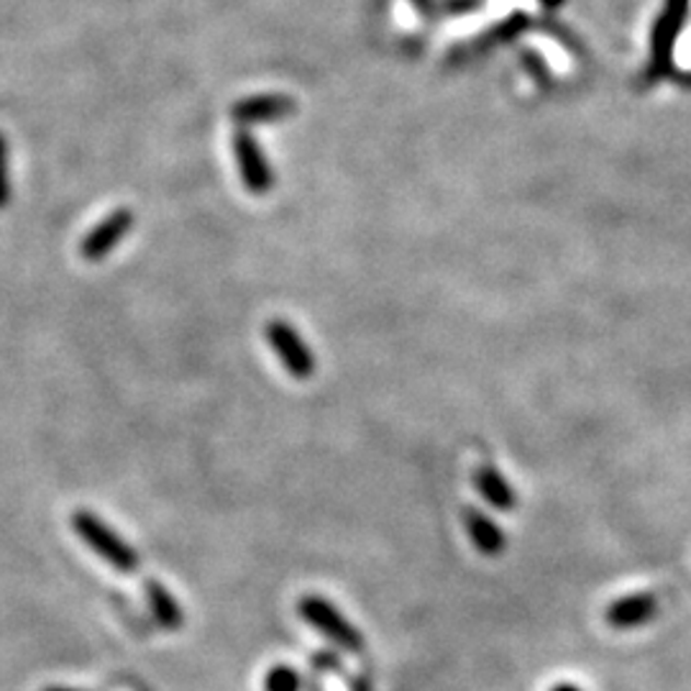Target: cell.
Masks as SVG:
<instances>
[{"label":"cell","instance_id":"6da1fadb","mask_svg":"<svg viewBox=\"0 0 691 691\" xmlns=\"http://www.w3.org/2000/svg\"><path fill=\"white\" fill-rule=\"evenodd\" d=\"M691 13V0H664L656 21L650 28V42H648V82L664 80L668 72L673 70V57H676V44L687 26Z\"/></svg>","mask_w":691,"mask_h":691},{"label":"cell","instance_id":"7a4b0ae2","mask_svg":"<svg viewBox=\"0 0 691 691\" xmlns=\"http://www.w3.org/2000/svg\"><path fill=\"white\" fill-rule=\"evenodd\" d=\"M72 530L82 543L88 545L95 556H101L105 564H111L120 574L139 572L141 558L131 543H126L108 522L97 518L90 510H78L72 515Z\"/></svg>","mask_w":691,"mask_h":691},{"label":"cell","instance_id":"3957f363","mask_svg":"<svg viewBox=\"0 0 691 691\" xmlns=\"http://www.w3.org/2000/svg\"><path fill=\"white\" fill-rule=\"evenodd\" d=\"M298 614L302 622H308L310 627L318 630L323 637H329L333 645L344 648L348 653L364 650V635L361 630L338 610L331 599L321 595H306L298 602Z\"/></svg>","mask_w":691,"mask_h":691},{"label":"cell","instance_id":"277c9868","mask_svg":"<svg viewBox=\"0 0 691 691\" xmlns=\"http://www.w3.org/2000/svg\"><path fill=\"white\" fill-rule=\"evenodd\" d=\"M264 338L272 346V352L279 356L287 375L292 379H300L306 382L315 375V354L310 352V346L306 344V338L300 336V331L295 329L292 323H287L285 318H272L264 325Z\"/></svg>","mask_w":691,"mask_h":691},{"label":"cell","instance_id":"5b68a950","mask_svg":"<svg viewBox=\"0 0 691 691\" xmlns=\"http://www.w3.org/2000/svg\"><path fill=\"white\" fill-rule=\"evenodd\" d=\"M233 151H237L239 174L246 193L267 195L275 187V170L269 166L267 157H264L260 141L254 139L252 131L239 128L237 136H233Z\"/></svg>","mask_w":691,"mask_h":691},{"label":"cell","instance_id":"8992f818","mask_svg":"<svg viewBox=\"0 0 691 691\" xmlns=\"http://www.w3.org/2000/svg\"><path fill=\"white\" fill-rule=\"evenodd\" d=\"M134 220H136L134 210H128V208H118V210L108 212V216H105L101 223H97L93 231H90L88 237L80 241L82 260L101 262L108 254L116 252L126 233H131Z\"/></svg>","mask_w":691,"mask_h":691},{"label":"cell","instance_id":"52a82bcc","mask_svg":"<svg viewBox=\"0 0 691 691\" xmlns=\"http://www.w3.org/2000/svg\"><path fill=\"white\" fill-rule=\"evenodd\" d=\"M295 101L290 95L283 93H264V95H252V97H241L239 103L231 105V118L237 120L239 126H256V124H275V120H283L295 113Z\"/></svg>","mask_w":691,"mask_h":691},{"label":"cell","instance_id":"ba28073f","mask_svg":"<svg viewBox=\"0 0 691 691\" xmlns=\"http://www.w3.org/2000/svg\"><path fill=\"white\" fill-rule=\"evenodd\" d=\"M461 520H464V530H467L469 541H472V545L482 553V556H490V558L503 556L507 549V535L487 513H482L480 507H474V505H464V510H461Z\"/></svg>","mask_w":691,"mask_h":691},{"label":"cell","instance_id":"9c48e42d","mask_svg":"<svg viewBox=\"0 0 691 691\" xmlns=\"http://www.w3.org/2000/svg\"><path fill=\"white\" fill-rule=\"evenodd\" d=\"M658 614V602L656 597L648 595V591H641V595H627L610 602V607L604 610L607 625L614 630H633L643 627Z\"/></svg>","mask_w":691,"mask_h":691},{"label":"cell","instance_id":"30bf717a","mask_svg":"<svg viewBox=\"0 0 691 691\" xmlns=\"http://www.w3.org/2000/svg\"><path fill=\"white\" fill-rule=\"evenodd\" d=\"M474 490L480 492L484 503L492 505L499 513H510L515 510V505H518V495H515L513 484L492 464H480L474 469Z\"/></svg>","mask_w":691,"mask_h":691},{"label":"cell","instance_id":"8fae6325","mask_svg":"<svg viewBox=\"0 0 691 691\" xmlns=\"http://www.w3.org/2000/svg\"><path fill=\"white\" fill-rule=\"evenodd\" d=\"M143 595H147L151 614H154L157 622L164 630H180L182 625H185V612H182V604L162 581H157V579L143 581Z\"/></svg>","mask_w":691,"mask_h":691},{"label":"cell","instance_id":"7c38bea8","mask_svg":"<svg viewBox=\"0 0 691 691\" xmlns=\"http://www.w3.org/2000/svg\"><path fill=\"white\" fill-rule=\"evenodd\" d=\"M302 679L298 673V668L279 664L272 666L267 676H264V691H300Z\"/></svg>","mask_w":691,"mask_h":691},{"label":"cell","instance_id":"4fadbf2b","mask_svg":"<svg viewBox=\"0 0 691 691\" xmlns=\"http://www.w3.org/2000/svg\"><path fill=\"white\" fill-rule=\"evenodd\" d=\"M11 200V166H9V141L0 134V210Z\"/></svg>","mask_w":691,"mask_h":691},{"label":"cell","instance_id":"5bb4252c","mask_svg":"<svg viewBox=\"0 0 691 691\" xmlns=\"http://www.w3.org/2000/svg\"><path fill=\"white\" fill-rule=\"evenodd\" d=\"M526 65L530 67L535 80H549V70H545L541 55H533V51H526Z\"/></svg>","mask_w":691,"mask_h":691},{"label":"cell","instance_id":"9a60e30c","mask_svg":"<svg viewBox=\"0 0 691 691\" xmlns=\"http://www.w3.org/2000/svg\"><path fill=\"white\" fill-rule=\"evenodd\" d=\"M551 691H584V689L576 687V683H572V681H561V683H556V687H551Z\"/></svg>","mask_w":691,"mask_h":691},{"label":"cell","instance_id":"2e32d148","mask_svg":"<svg viewBox=\"0 0 691 691\" xmlns=\"http://www.w3.org/2000/svg\"><path fill=\"white\" fill-rule=\"evenodd\" d=\"M541 3L545 9H558V5H564V0H541Z\"/></svg>","mask_w":691,"mask_h":691},{"label":"cell","instance_id":"e0dca14e","mask_svg":"<svg viewBox=\"0 0 691 691\" xmlns=\"http://www.w3.org/2000/svg\"><path fill=\"white\" fill-rule=\"evenodd\" d=\"M44 691H78V689H65V687H49V689H44Z\"/></svg>","mask_w":691,"mask_h":691}]
</instances>
